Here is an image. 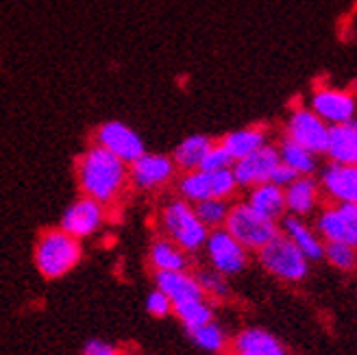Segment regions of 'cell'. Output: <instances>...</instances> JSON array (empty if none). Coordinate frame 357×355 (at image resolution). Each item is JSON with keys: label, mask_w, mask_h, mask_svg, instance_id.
<instances>
[{"label": "cell", "mask_w": 357, "mask_h": 355, "mask_svg": "<svg viewBox=\"0 0 357 355\" xmlns=\"http://www.w3.org/2000/svg\"><path fill=\"white\" fill-rule=\"evenodd\" d=\"M77 181L83 197L107 207L116 203L129 186V166L94 144L79 157Z\"/></svg>", "instance_id": "obj_1"}, {"label": "cell", "mask_w": 357, "mask_h": 355, "mask_svg": "<svg viewBox=\"0 0 357 355\" xmlns=\"http://www.w3.org/2000/svg\"><path fill=\"white\" fill-rule=\"evenodd\" d=\"M83 257V246L77 238L68 236L61 229H46L35 242L33 262L35 269L46 279H61L73 273Z\"/></svg>", "instance_id": "obj_2"}, {"label": "cell", "mask_w": 357, "mask_h": 355, "mask_svg": "<svg viewBox=\"0 0 357 355\" xmlns=\"http://www.w3.org/2000/svg\"><path fill=\"white\" fill-rule=\"evenodd\" d=\"M159 225H162L164 238L174 242L183 253H201L207 242L209 229L199 220L194 211V205H190L183 199H172L162 207L159 214Z\"/></svg>", "instance_id": "obj_3"}, {"label": "cell", "mask_w": 357, "mask_h": 355, "mask_svg": "<svg viewBox=\"0 0 357 355\" xmlns=\"http://www.w3.org/2000/svg\"><path fill=\"white\" fill-rule=\"evenodd\" d=\"M257 259L268 275L285 283H301L310 275V259L283 234H277L264 248H259Z\"/></svg>", "instance_id": "obj_4"}, {"label": "cell", "mask_w": 357, "mask_h": 355, "mask_svg": "<svg viewBox=\"0 0 357 355\" xmlns=\"http://www.w3.org/2000/svg\"><path fill=\"white\" fill-rule=\"evenodd\" d=\"M225 232L234 236L248 253L259 251L279 234V225L259 216L244 201L234 203L229 207V216L225 220Z\"/></svg>", "instance_id": "obj_5"}, {"label": "cell", "mask_w": 357, "mask_h": 355, "mask_svg": "<svg viewBox=\"0 0 357 355\" xmlns=\"http://www.w3.org/2000/svg\"><path fill=\"white\" fill-rule=\"evenodd\" d=\"M314 229L325 244L337 242L357 248V205H323L314 216Z\"/></svg>", "instance_id": "obj_6"}, {"label": "cell", "mask_w": 357, "mask_h": 355, "mask_svg": "<svg viewBox=\"0 0 357 355\" xmlns=\"http://www.w3.org/2000/svg\"><path fill=\"white\" fill-rule=\"evenodd\" d=\"M203 253L211 271L220 273L222 277H236L246 271L248 251L225 229H213L207 236Z\"/></svg>", "instance_id": "obj_7"}, {"label": "cell", "mask_w": 357, "mask_h": 355, "mask_svg": "<svg viewBox=\"0 0 357 355\" xmlns=\"http://www.w3.org/2000/svg\"><path fill=\"white\" fill-rule=\"evenodd\" d=\"M176 176V166L170 155L144 153L129 164V186L139 192H157L170 186Z\"/></svg>", "instance_id": "obj_8"}, {"label": "cell", "mask_w": 357, "mask_h": 355, "mask_svg": "<svg viewBox=\"0 0 357 355\" xmlns=\"http://www.w3.org/2000/svg\"><path fill=\"white\" fill-rule=\"evenodd\" d=\"M96 146L105 149L107 153H112L114 157H118L124 164H133L137 157H142L146 153L144 139L142 135L131 129L129 124H124L120 120H109L102 122L98 131H96Z\"/></svg>", "instance_id": "obj_9"}, {"label": "cell", "mask_w": 357, "mask_h": 355, "mask_svg": "<svg viewBox=\"0 0 357 355\" xmlns=\"http://www.w3.org/2000/svg\"><path fill=\"white\" fill-rule=\"evenodd\" d=\"M327 135H329V127L310 107L292 109L288 122H285V139L312 151L318 157L325 155Z\"/></svg>", "instance_id": "obj_10"}, {"label": "cell", "mask_w": 357, "mask_h": 355, "mask_svg": "<svg viewBox=\"0 0 357 355\" xmlns=\"http://www.w3.org/2000/svg\"><path fill=\"white\" fill-rule=\"evenodd\" d=\"M105 220H107V207L87 197H81L66 207L59 220V229L81 242L85 238L96 236L102 229Z\"/></svg>", "instance_id": "obj_11"}, {"label": "cell", "mask_w": 357, "mask_h": 355, "mask_svg": "<svg viewBox=\"0 0 357 355\" xmlns=\"http://www.w3.org/2000/svg\"><path fill=\"white\" fill-rule=\"evenodd\" d=\"M310 109L323 120L327 127H337V124L357 120V98L347 90L318 85L312 96Z\"/></svg>", "instance_id": "obj_12"}, {"label": "cell", "mask_w": 357, "mask_h": 355, "mask_svg": "<svg viewBox=\"0 0 357 355\" xmlns=\"http://www.w3.org/2000/svg\"><path fill=\"white\" fill-rule=\"evenodd\" d=\"M318 186L329 203L357 205V166L325 164L318 170Z\"/></svg>", "instance_id": "obj_13"}, {"label": "cell", "mask_w": 357, "mask_h": 355, "mask_svg": "<svg viewBox=\"0 0 357 355\" xmlns=\"http://www.w3.org/2000/svg\"><path fill=\"white\" fill-rule=\"evenodd\" d=\"M279 164L281 162H279L277 146L266 144L264 149L255 151L253 155H248V157L240 159V162H236L234 168H231V172H234V176H236L238 188L251 190V188L261 186V183H271V176Z\"/></svg>", "instance_id": "obj_14"}, {"label": "cell", "mask_w": 357, "mask_h": 355, "mask_svg": "<svg viewBox=\"0 0 357 355\" xmlns=\"http://www.w3.org/2000/svg\"><path fill=\"white\" fill-rule=\"evenodd\" d=\"M283 197L285 216L307 220L323 207V192H320L316 176H296L288 188H283Z\"/></svg>", "instance_id": "obj_15"}, {"label": "cell", "mask_w": 357, "mask_h": 355, "mask_svg": "<svg viewBox=\"0 0 357 355\" xmlns=\"http://www.w3.org/2000/svg\"><path fill=\"white\" fill-rule=\"evenodd\" d=\"M279 234H283L285 238H288L298 251L310 259V264L323 259L325 242L320 240L314 225H310L307 220L294 218V216H283V220L279 222Z\"/></svg>", "instance_id": "obj_16"}, {"label": "cell", "mask_w": 357, "mask_h": 355, "mask_svg": "<svg viewBox=\"0 0 357 355\" xmlns=\"http://www.w3.org/2000/svg\"><path fill=\"white\" fill-rule=\"evenodd\" d=\"M231 349L234 355H288V349L277 335L261 327H246L238 331L231 340Z\"/></svg>", "instance_id": "obj_17"}, {"label": "cell", "mask_w": 357, "mask_h": 355, "mask_svg": "<svg viewBox=\"0 0 357 355\" xmlns=\"http://www.w3.org/2000/svg\"><path fill=\"white\" fill-rule=\"evenodd\" d=\"M325 155L331 164L357 166V120L329 127Z\"/></svg>", "instance_id": "obj_18"}, {"label": "cell", "mask_w": 357, "mask_h": 355, "mask_svg": "<svg viewBox=\"0 0 357 355\" xmlns=\"http://www.w3.org/2000/svg\"><path fill=\"white\" fill-rule=\"evenodd\" d=\"M155 288L162 290L168 299L172 308L188 303V301H199L205 299L199 281L188 271L183 273H155Z\"/></svg>", "instance_id": "obj_19"}, {"label": "cell", "mask_w": 357, "mask_h": 355, "mask_svg": "<svg viewBox=\"0 0 357 355\" xmlns=\"http://www.w3.org/2000/svg\"><path fill=\"white\" fill-rule=\"evenodd\" d=\"M253 211H257L259 216L273 220V222H281L285 216V197H283V188L275 186V183H261L248 190L246 201H244Z\"/></svg>", "instance_id": "obj_20"}, {"label": "cell", "mask_w": 357, "mask_h": 355, "mask_svg": "<svg viewBox=\"0 0 357 355\" xmlns=\"http://www.w3.org/2000/svg\"><path fill=\"white\" fill-rule=\"evenodd\" d=\"M218 144L229 153V157L234 159V164H236L240 159L264 149L266 144H271V142H268L266 127H244V129L227 133Z\"/></svg>", "instance_id": "obj_21"}, {"label": "cell", "mask_w": 357, "mask_h": 355, "mask_svg": "<svg viewBox=\"0 0 357 355\" xmlns=\"http://www.w3.org/2000/svg\"><path fill=\"white\" fill-rule=\"evenodd\" d=\"M149 259L155 273H183L190 266V255L164 236L151 244Z\"/></svg>", "instance_id": "obj_22"}, {"label": "cell", "mask_w": 357, "mask_h": 355, "mask_svg": "<svg viewBox=\"0 0 357 355\" xmlns=\"http://www.w3.org/2000/svg\"><path fill=\"white\" fill-rule=\"evenodd\" d=\"M213 146V142L207 135H188L185 139H181L172 151V162L176 166V170H183V172H192V170H199L205 155L209 153V149Z\"/></svg>", "instance_id": "obj_23"}, {"label": "cell", "mask_w": 357, "mask_h": 355, "mask_svg": "<svg viewBox=\"0 0 357 355\" xmlns=\"http://www.w3.org/2000/svg\"><path fill=\"white\" fill-rule=\"evenodd\" d=\"M279 153V162L283 166H288L296 176H314L320 170L318 164V155H314L312 151L303 149L290 139H281V144L277 146Z\"/></svg>", "instance_id": "obj_24"}, {"label": "cell", "mask_w": 357, "mask_h": 355, "mask_svg": "<svg viewBox=\"0 0 357 355\" xmlns=\"http://www.w3.org/2000/svg\"><path fill=\"white\" fill-rule=\"evenodd\" d=\"M176 194H178V199L188 201L190 205H196V203H201V201L213 199L211 172H205V170L183 172L176 179Z\"/></svg>", "instance_id": "obj_25"}, {"label": "cell", "mask_w": 357, "mask_h": 355, "mask_svg": "<svg viewBox=\"0 0 357 355\" xmlns=\"http://www.w3.org/2000/svg\"><path fill=\"white\" fill-rule=\"evenodd\" d=\"M172 314L178 318V323L183 325L185 331L196 329V327H201V325H207L211 321H216V316H213V305H211V301H207V299L188 301V303L174 305Z\"/></svg>", "instance_id": "obj_26"}, {"label": "cell", "mask_w": 357, "mask_h": 355, "mask_svg": "<svg viewBox=\"0 0 357 355\" xmlns=\"http://www.w3.org/2000/svg\"><path fill=\"white\" fill-rule=\"evenodd\" d=\"M185 333L196 347L207 351V353H225V349L229 347V335H227L225 327L218 325L216 321L201 325L196 329H190Z\"/></svg>", "instance_id": "obj_27"}, {"label": "cell", "mask_w": 357, "mask_h": 355, "mask_svg": "<svg viewBox=\"0 0 357 355\" xmlns=\"http://www.w3.org/2000/svg\"><path fill=\"white\" fill-rule=\"evenodd\" d=\"M229 207L231 203L229 201H220V199H207V201H201L194 205V211L199 220L213 232V229H222L225 227V220L229 216Z\"/></svg>", "instance_id": "obj_28"}, {"label": "cell", "mask_w": 357, "mask_h": 355, "mask_svg": "<svg viewBox=\"0 0 357 355\" xmlns=\"http://www.w3.org/2000/svg\"><path fill=\"white\" fill-rule=\"evenodd\" d=\"M196 281H199V286L205 294L207 301H225L229 299L231 294V288H229V279L222 277L220 273L211 271V269H201L194 273Z\"/></svg>", "instance_id": "obj_29"}, {"label": "cell", "mask_w": 357, "mask_h": 355, "mask_svg": "<svg viewBox=\"0 0 357 355\" xmlns=\"http://www.w3.org/2000/svg\"><path fill=\"white\" fill-rule=\"evenodd\" d=\"M323 259H327L335 271H342V273L357 271V248H353L349 244L327 242Z\"/></svg>", "instance_id": "obj_30"}, {"label": "cell", "mask_w": 357, "mask_h": 355, "mask_svg": "<svg viewBox=\"0 0 357 355\" xmlns=\"http://www.w3.org/2000/svg\"><path fill=\"white\" fill-rule=\"evenodd\" d=\"M234 168V159L229 157V153L220 146V144H213L209 149V153L205 155L203 164L199 170H205V172H220V170H231Z\"/></svg>", "instance_id": "obj_31"}, {"label": "cell", "mask_w": 357, "mask_h": 355, "mask_svg": "<svg viewBox=\"0 0 357 355\" xmlns=\"http://www.w3.org/2000/svg\"><path fill=\"white\" fill-rule=\"evenodd\" d=\"M146 312L153 316V318H166L172 314V303L170 299L162 292V290H151L149 296H146Z\"/></svg>", "instance_id": "obj_32"}, {"label": "cell", "mask_w": 357, "mask_h": 355, "mask_svg": "<svg viewBox=\"0 0 357 355\" xmlns=\"http://www.w3.org/2000/svg\"><path fill=\"white\" fill-rule=\"evenodd\" d=\"M83 355H122L120 349L112 342L107 340H100V338H92L87 340L85 347H83Z\"/></svg>", "instance_id": "obj_33"}, {"label": "cell", "mask_w": 357, "mask_h": 355, "mask_svg": "<svg viewBox=\"0 0 357 355\" xmlns=\"http://www.w3.org/2000/svg\"><path fill=\"white\" fill-rule=\"evenodd\" d=\"M294 179H296V174H294L288 166L279 164V166L275 168L273 176H271V183H275V186H279V188H288Z\"/></svg>", "instance_id": "obj_34"}]
</instances>
